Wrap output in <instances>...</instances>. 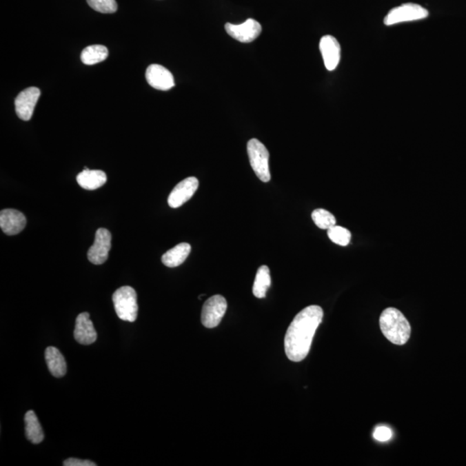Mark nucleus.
Here are the masks:
<instances>
[{
  "instance_id": "obj_7",
  "label": "nucleus",
  "mask_w": 466,
  "mask_h": 466,
  "mask_svg": "<svg viewBox=\"0 0 466 466\" xmlns=\"http://www.w3.org/2000/svg\"><path fill=\"white\" fill-rule=\"evenodd\" d=\"M112 246V234L108 229L99 228L95 233V241L88 252V259L94 265L104 263L108 259Z\"/></svg>"
},
{
  "instance_id": "obj_9",
  "label": "nucleus",
  "mask_w": 466,
  "mask_h": 466,
  "mask_svg": "<svg viewBox=\"0 0 466 466\" xmlns=\"http://www.w3.org/2000/svg\"><path fill=\"white\" fill-rule=\"evenodd\" d=\"M41 95L40 89L32 87L22 91L15 99L17 114L22 121H29Z\"/></svg>"
},
{
  "instance_id": "obj_8",
  "label": "nucleus",
  "mask_w": 466,
  "mask_h": 466,
  "mask_svg": "<svg viewBox=\"0 0 466 466\" xmlns=\"http://www.w3.org/2000/svg\"><path fill=\"white\" fill-rule=\"evenodd\" d=\"M225 29L229 36L241 43H249L255 41L262 32V26L255 19H249L241 25L225 23Z\"/></svg>"
},
{
  "instance_id": "obj_14",
  "label": "nucleus",
  "mask_w": 466,
  "mask_h": 466,
  "mask_svg": "<svg viewBox=\"0 0 466 466\" xmlns=\"http://www.w3.org/2000/svg\"><path fill=\"white\" fill-rule=\"evenodd\" d=\"M74 336L75 341L84 345L94 344L97 339V332L90 320V315L87 312L78 315L75 321Z\"/></svg>"
},
{
  "instance_id": "obj_10",
  "label": "nucleus",
  "mask_w": 466,
  "mask_h": 466,
  "mask_svg": "<svg viewBox=\"0 0 466 466\" xmlns=\"http://www.w3.org/2000/svg\"><path fill=\"white\" fill-rule=\"evenodd\" d=\"M199 188V181L194 176L188 177L181 181L174 188L171 192L168 203L172 208L181 207L187 201H190Z\"/></svg>"
},
{
  "instance_id": "obj_17",
  "label": "nucleus",
  "mask_w": 466,
  "mask_h": 466,
  "mask_svg": "<svg viewBox=\"0 0 466 466\" xmlns=\"http://www.w3.org/2000/svg\"><path fill=\"white\" fill-rule=\"evenodd\" d=\"M191 245L188 243H181V244L174 246L170 249L162 256V262L164 265L174 268V267L183 265L185 260L190 254Z\"/></svg>"
},
{
  "instance_id": "obj_22",
  "label": "nucleus",
  "mask_w": 466,
  "mask_h": 466,
  "mask_svg": "<svg viewBox=\"0 0 466 466\" xmlns=\"http://www.w3.org/2000/svg\"><path fill=\"white\" fill-rule=\"evenodd\" d=\"M312 219L318 228L328 230L336 225V219L334 214L325 209L318 208L312 212Z\"/></svg>"
},
{
  "instance_id": "obj_25",
  "label": "nucleus",
  "mask_w": 466,
  "mask_h": 466,
  "mask_svg": "<svg viewBox=\"0 0 466 466\" xmlns=\"http://www.w3.org/2000/svg\"><path fill=\"white\" fill-rule=\"evenodd\" d=\"M64 466H96L94 462L82 460V459L70 458L63 462Z\"/></svg>"
},
{
  "instance_id": "obj_15",
  "label": "nucleus",
  "mask_w": 466,
  "mask_h": 466,
  "mask_svg": "<svg viewBox=\"0 0 466 466\" xmlns=\"http://www.w3.org/2000/svg\"><path fill=\"white\" fill-rule=\"evenodd\" d=\"M77 183L82 188L85 190H95L101 188L108 181L104 171L84 170L78 174Z\"/></svg>"
},
{
  "instance_id": "obj_1",
  "label": "nucleus",
  "mask_w": 466,
  "mask_h": 466,
  "mask_svg": "<svg viewBox=\"0 0 466 466\" xmlns=\"http://www.w3.org/2000/svg\"><path fill=\"white\" fill-rule=\"evenodd\" d=\"M323 314L321 307L312 305L304 308L294 317L284 339V347L290 361L301 362L307 357Z\"/></svg>"
},
{
  "instance_id": "obj_16",
  "label": "nucleus",
  "mask_w": 466,
  "mask_h": 466,
  "mask_svg": "<svg viewBox=\"0 0 466 466\" xmlns=\"http://www.w3.org/2000/svg\"><path fill=\"white\" fill-rule=\"evenodd\" d=\"M45 359L51 374L56 378H63L67 373V364L59 350L50 346L45 351Z\"/></svg>"
},
{
  "instance_id": "obj_18",
  "label": "nucleus",
  "mask_w": 466,
  "mask_h": 466,
  "mask_svg": "<svg viewBox=\"0 0 466 466\" xmlns=\"http://www.w3.org/2000/svg\"><path fill=\"white\" fill-rule=\"evenodd\" d=\"M25 421L26 438L33 444H40L43 440L44 434L35 412L28 411L26 414Z\"/></svg>"
},
{
  "instance_id": "obj_19",
  "label": "nucleus",
  "mask_w": 466,
  "mask_h": 466,
  "mask_svg": "<svg viewBox=\"0 0 466 466\" xmlns=\"http://www.w3.org/2000/svg\"><path fill=\"white\" fill-rule=\"evenodd\" d=\"M270 285H272V278H270L269 267L263 265L256 272L254 285L252 287L253 294L260 299L265 298Z\"/></svg>"
},
{
  "instance_id": "obj_11",
  "label": "nucleus",
  "mask_w": 466,
  "mask_h": 466,
  "mask_svg": "<svg viewBox=\"0 0 466 466\" xmlns=\"http://www.w3.org/2000/svg\"><path fill=\"white\" fill-rule=\"evenodd\" d=\"M145 77L147 82L153 88L168 91L174 87L173 74L166 68L159 64H152L147 68Z\"/></svg>"
},
{
  "instance_id": "obj_6",
  "label": "nucleus",
  "mask_w": 466,
  "mask_h": 466,
  "mask_svg": "<svg viewBox=\"0 0 466 466\" xmlns=\"http://www.w3.org/2000/svg\"><path fill=\"white\" fill-rule=\"evenodd\" d=\"M227 310L225 297L216 294L209 298L202 307L201 322L205 327L214 328L221 323Z\"/></svg>"
},
{
  "instance_id": "obj_12",
  "label": "nucleus",
  "mask_w": 466,
  "mask_h": 466,
  "mask_svg": "<svg viewBox=\"0 0 466 466\" xmlns=\"http://www.w3.org/2000/svg\"><path fill=\"white\" fill-rule=\"evenodd\" d=\"M320 50L322 57H323L325 68L328 71L335 70L341 58V48L338 40L329 35L322 37L320 42Z\"/></svg>"
},
{
  "instance_id": "obj_13",
  "label": "nucleus",
  "mask_w": 466,
  "mask_h": 466,
  "mask_svg": "<svg viewBox=\"0 0 466 466\" xmlns=\"http://www.w3.org/2000/svg\"><path fill=\"white\" fill-rule=\"evenodd\" d=\"M26 225V216L15 209H4L0 212V227L6 235L19 234Z\"/></svg>"
},
{
  "instance_id": "obj_21",
  "label": "nucleus",
  "mask_w": 466,
  "mask_h": 466,
  "mask_svg": "<svg viewBox=\"0 0 466 466\" xmlns=\"http://www.w3.org/2000/svg\"><path fill=\"white\" fill-rule=\"evenodd\" d=\"M327 235L332 242L341 246L348 245L352 239V233L348 229L336 225L327 230Z\"/></svg>"
},
{
  "instance_id": "obj_3",
  "label": "nucleus",
  "mask_w": 466,
  "mask_h": 466,
  "mask_svg": "<svg viewBox=\"0 0 466 466\" xmlns=\"http://www.w3.org/2000/svg\"><path fill=\"white\" fill-rule=\"evenodd\" d=\"M113 304L119 318L122 321L134 322L138 317L139 306L136 303V293L133 287H119L113 294Z\"/></svg>"
},
{
  "instance_id": "obj_4",
  "label": "nucleus",
  "mask_w": 466,
  "mask_h": 466,
  "mask_svg": "<svg viewBox=\"0 0 466 466\" xmlns=\"http://www.w3.org/2000/svg\"><path fill=\"white\" fill-rule=\"evenodd\" d=\"M247 152L250 163L256 176L263 183H269L272 176H270L269 168L268 150L259 140L252 139L248 142Z\"/></svg>"
},
{
  "instance_id": "obj_5",
  "label": "nucleus",
  "mask_w": 466,
  "mask_h": 466,
  "mask_svg": "<svg viewBox=\"0 0 466 466\" xmlns=\"http://www.w3.org/2000/svg\"><path fill=\"white\" fill-rule=\"evenodd\" d=\"M429 12L426 8L413 3H407L390 10L385 18V25L392 26L397 23L419 21L427 19Z\"/></svg>"
},
{
  "instance_id": "obj_23",
  "label": "nucleus",
  "mask_w": 466,
  "mask_h": 466,
  "mask_svg": "<svg viewBox=\"0 0 466 466\" xmlns=\"http://www.w3.org/2000/svg\"><path fill=\"white\" fill-rule=\"evenodd\" d=\"M90 8L101 13H114L118 9L116 0H87Z\"/></svg>"
},
{
  "instance_id": "obj_2",
  "label": "nucleus",
  "mask_w": 466,
  "mask_h": 466,
  "mask_svg": "<svg viewBox=\"0 0 466 466\" xmlns=\"http://www.w3.org/2000/svg\"><path fill=\"white\" fill-rule=\"evenodd\" d=\"M380 327L383 335L393 344L403 345L409 341L411 334L409 322L396 308H386L380 317Z\"/></svg>"
},
{
  "instance_id": "obj_24",
  "label": "nucleus",
  "mask_w": 466,
  "mask_h": 466,
  "mask_svg": "<svg viewBox=\"0 0 466 466\" xmlns=\"http://www.w3.org/2000/svg\"><path fill=\"white\" fill-rule=\"evenodd\" d=\"M392 431L387 427H376L374 433H373V437L375 440L380 442L389 441L392 438Z\"/></svg>"
},
{
  "instance_id": "obj_20",
  "label": "nucleus",
  "mask_w": 466,
  "mask_h": 466,
  "mask_svg": "<svg viewBox=\"0 0 466 466\" xmlns=\"http://www.w3.org/2000/svg\"><path fill=\"white\" fill-rule=\"evenodd\" d=\"M108 48L99 45H90L82 50L81 59L85 65H95L105 61L108 57Z\"/></svg>"
}]
</instances>
